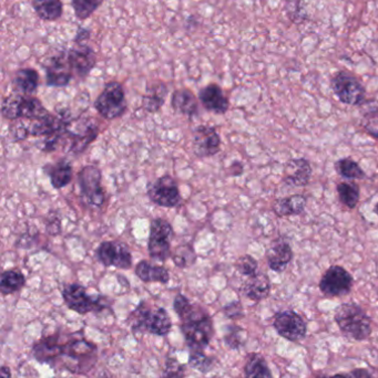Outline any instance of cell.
Returning <instances> with one entry per match:
<instances>
[{
	"label": "cell",
	"mask_w": 378,
	"mask_h": 378,
	"mask_svg": "<svg viewBox=\"0 0 378 378\" xmlns=\"http://www.w3.org/2000/svg\"><path fill=\"white\" fill-rule=\"evenodd\" d=\"M39 82L38 71L33 68L19 69L13 79V91L23 96H33L38 90Z\"/></svg>",
	"instance_id": "7402d4cb"
},
{
	"label": "cell",
	"mask_w": 378,
	"mask_h": 378,
	"mask_svg": "<svg viewBox=\"0 0 378 378\" xmlns=\"http://www.w3.org/2000/svg\"><path fill=\"white\" fill-rule=\"evenodd\" d=\"M96 259L104 267L128 270L133 267V255L126 244L121 241H104L96 250Z\"/></svg>",
	"instance_id": "4fadbf2b"
},
{
	"label": "cell",
	"mask_w": 378,
	"mask_h": 378,
	"mask_svg": "<svg viewBox=\"0 0 378 378\" xmlns=\"http://www.w3.org/2000/svg\"><path fill=\"white\" fill-rule=\"evenodd\" d=\"M354 285L353 275L342 265H332L321 277V292L326 297H344L352 291Z\"/></svg>",
	"instance_id": "8fae6325"
},
{
	"label": "cell",
	"mask_w": 378,
	"mask_h": 378,
	"mask_svg": "<svg viewBox=\"0 0 378 378\" xmlns=\"http://www.w3.org/2000/svg\"><path fill=\"white\" fill-rule=\"evenodd\" d=\"M338 198L344 206L354 210L360 202V187L353 182H340L336 187Z\"/></svg>",
	"instance_id": "d6a6232c"
},
{
	"label": "cell",
	"mask_w": 378,
	"mask_h": 378,
	"mask_svg": "<svg viewBox=\"0 0 378 378\" xmlns=\"http://www.w3.org/2000/svg\"><path fill=\"white\" fill-rule=\"evenodd\" d=\"M334 166H335L336 173L342 178L353 181V179H364L366 177L365 172L360 166L357 161L350 159V157L338 159Z\"/></svg>",
	"instance_id": "1f68e13d"
},
{
	"label": "cell",
	"mask_w": 378,
	"mask_h": 378,
	"mask_svg": "<svg viewBox=\"0 0 378 378\" xmlns=\"http://www.w3.org/2000/svg\"><path fill=\"white\" fill-rule=\"evenodd\" d=\"M230 173H231L232 176H240L243 173V165H242L241 161H234L232 163L231 166H230Z\"/></svg>",
	"instance_id": "f6af8a7d"
},
{
	"label": "cell",
	"mask_w": 378,
	"mask_h": 378,
	"mask_svg": "<svg viewBox=\"0 0 378 378\" xmlns=\"http://www.w3.org/2000/svg\"><path fill=\"white\" fill-rule=\"evenodd\" d=\"M235 269L242 275L252 277V275H257L259 263H257V260L252 256L244 255L236 260Z\"/></svg>",
	"instance_id": "f35d334b"
},
{
	"label": "cell",
	"mask_w": 378,
	"mask_h": 378,
	"mask_svg": "<svg viewBox=\"0 0 378 378\" xmlns=\"http://www.w3.org/2000/svg\"><path fill=\"white\" fill-rule=\"evenodd\" d=\"M199 100L206 110L212 113L224 114L230 108V102L223 90L221 86L216 84H210L201 88L199 92Z\"/></svg>",
	"instance_id": "ffe728a7"
},
{
	"label": "cell",
	"mask_w": 378,
	"mask_h": 378,
	"mask_svg": "<svg viewBox=\"0 0 378 378\" xmlns=\"http://www.w3.org/2000/svg\"><path fill=\"white\" fill-rule=\"evenodd\" d=\"M244 378H273L271 370L263 356L251 354L244 366Z\"/></svg>",
	"instance_id": "f546056e"
},
{
	"label": "cell",
	"mask_w": 378,
	"mask_h": 378,
	"mask_svg": "<svg viewBox=\"0 0 378 378\" xmlns=\"http://www.w3.org/2000/svg\"><path fill=\"white\" fill-rule=\"evenodd\" d=\"M192 145L196 156H214L221 149V137L212 126L199 125L193 132Z\"/></svg>",
	"instance_id": "2e32d148"
},
{
	"label": "cell",
	"mask_w": 378,
	"mask_h": 378,
	"mask_svg": "<svg viewBox=\"0 0 378 378\" xmlns=\"http://www.w3.org/2000/svg\"><path fill=\"white\" fill-rule=\"evenodd\" d=\"M125 88L117 81L106 84L99 96L94 101V109L104 119H119L127 111Z\"/></svg>",
	"instance_id": "5b68a950"
},
{
	"label": "cell",
	"mask_w": 378,
	"mask_h": 378,
	"mask_svg": "<svg viewBox=\"0 0 378 378\" xmlns=\"http://www.w3.org/2000/svg\"><path fill=\"white\" fill-rule=\"evenodd\" d=\"M307 198L304 195H291L284 198L275 200L272 210L277 217H289V216H299L305 212Z\"/></svg>",
	"instance_id": "603a6c76"
},
{
	"label": "cell",
	"mask_w": 378,
	"mask_h": 378,
	"mask_svg": "<svg viewBox=\"0 0 378 378\" xmlns=\"http://www.w3.org/2000/svg\"><path fill=\"white\" fill-rule=\"evenodd\" d=\"M102 3L104 0H72L74 15L79 21H87L91 17Z\"/></svg>",
	"instance_id": "e575fe53"
},
{
	"label": "cell",
	"mask_w": 378,
	"mask_h": 378,
	"mask_svg": "<svg viewBox=\"0 0 378 378\" xmlns=\"http://www.w3.org/2000/svg\"><path fill=\"white\" fill-rule=\"evenodd\" d=\"M312 166L305 159H293L287 161L283 172V182L291 187H304L310 183Z\"/></svg>",
	"instance_id": "d6986e66"
},
{
	"label": "cell",
	"mask_w": 378,
	"mask_h": 378,
	"mask_svg": "<svg viewBox=\"0 0 378 378\" xmlns=\"http://www.w3.org/2000/svg\"><path fill=\"white\" fill-rule=\"evenodd\" d=\"M271 292V281L265 273H257L249 277L242 287V293L250 300L260 302L265 300Z\"/></svg>",
	"instance_id": "44dd1931"
},
{
	"label": "cell",
	"mask_w": 378,
	"mask_h": 378,
	"mask_svg": "<svg viewBox=\"0 0 378 378\" xmlns=\"http://www.w3.org/2000/svg\"><path fill=\"white\" fill-rule=\"evenodd\" d=\"M77 181L80 187V194L87 204L96 208L104 206L106 194L101 185V171L98 167L94 165L82 167V171L78 173Z\"/></svg>",
	"instance_id": "9c48e42d"
},
{
	"label": "cell",
	"mask_w": 378,
	"mask_h": 378,
	"mask_svg": "<svg viewBox=\"0 0 378 378\" xmlns=\"http://www.w3.org/2000/svg\"><path fill=\"white\" fill-rule=\"evenodd\" d=\"M181 320V331L189 348L193 350H202L210 344L214 336V328L210 315L206 310L192 305L191 310Z\"/></svg>",
	"instance_id": "6da1fadb"
},
{
	"label": "cell",
	"mask_w": 378,
	"mask_h": 378,
	"mask_svg": "<svg viewBox=\"0 0 378 378\" xmlns=\"http://www.w3.org/2000/svg\"><path fill=\"white\" fill-rule=\"evenodd\" d=\"M131 328L135 333L150 332L155 336H165L172 328L170 315L162 308L151 309L141 302L130 315Z\"/></svg>",
	"instance_id": "3957f363"
},
{
	"label": "cell",
	"mask_w": 378,
	"mask_h": 378,
	"mask_svg": "<svg viewBox=\"0 0 378 378\" xmlns=\"http://www.w3.org/2000/svg\"><path fill=\"white\" fill-rule=\"evenodd\" d=\"M365 127L366 132H367L372 137L377 139L378 141V119L372 120V121H368L367 123L364 125Z\"/></svg>",
	"instance_id": "7bdbcfd3"
},
{
	"label": "cell",
	"mask_w": 378,
	"mask_h": 378,
	"mask_svg": "<svg viewBox=\"0 0 378 378\" xmlns=\"http://www.w3.org/2000/svg\"><path fill=\"white\" fill-rule=\"evenodd\" d=\"M330 378H354V376L350 374H336Z\"/></svg>",
	"instance_id": "7dc6e473"
},
{
	"label": "cell",
	"mask_w": 378,
	"mask_h": 378,
	"mask_svg": "<svg viewBox=\"0 0 378 378\" xmlns=\"http://www.w3.org/2000/svg\"><path fill=\"white\" fill-rule=\"evenodd\" d=\"M33 11L41 21H56L62 17L64 3L61 0H31Z\"/></svg>",
	"instance_id": "83f0119b"
},
{
	"label": "cell",
	"mask_w": 378,
	"mask_h": 378,
	"mask_svg": "<svg viewBox=\"0 0 378 378\" xmlns=\"http://www.w3.org/2000/svg\"><path fill=\"white\" fill-rule=\"evenodd\" d=\"M173 236L174 231L170 222L162 218H155L151 222L148 251L153 260L165 263L172 256L171 240Z\"/></svg>",
	"instance_id": "52a82bcc"
},
{
	"label": "cell",
	"mask_w": 378,
	"mask_h": 378,
	"mask_svg": "<svg viewBox=\"0 0 378 378\" xmlns=\"http://www.w3.org/2000/svg\"><path fill=\"white\" fill-rule=\"evenodd\" d=\"M69 63L74 74L78 78L84 79L96 67V55L94 49L87 43H74L72 49L67 51Z\"/></svg>",
	"instance_id": "e0dca14e"
},
{
	"label": "cell",
	"mask_w": 378,
	"mask_h": 378,
	"mask_svg": "<svg viewBox=\"0 0 378 378\" xmlns=\"http://www.w3.org/2000/svg\"><path fill=\"white\" fill-rule=\"evenodd\" d=\"M192 305L189 299L183 294L177 295L174 301H173V309H174L175 313L180 316V319H182L191 310Z\"/></svg>",
	"instance_id": "60d3db41"
},
{
	"label": "cell",
	"mask_w": 378,
	"mask_h": 378,
	"mask_svg": "<svg viewBox=\"0 0 378 378\" xmlns=\"http://www.w3.org/2000/svg\"><path fill=\"white\" fill-rule=\"evenodd\" d=\"M223 312L228 319H232V320L243 318L244 315L243 307H242L241 302H239V301L228 303V305L224 307Z\"/></svg>",
	"instance_id": "b9f144b4"
},
{
	"label": "cell",
	"mask_w": 378,
	"mask_h": 378,
	"mask_svg": "<svg viewBox=\"0 0 378 378\" xmlns=\"http://www.w3.org/2000/svg\"><path fill=\"white\" fill-rule=\"evenodd\" d=\"M186 370L182 364L179 363L175 358H169L165 362V377L163 378H184Z\"/></svg>",
	"instance_id": "ab89813d"
},
{
	"label": "cell",
	"mask_w": 378,
	"mask_h": 378,
	"mask_svg": "<svg viewBox=\"0 0 378 378\" xmlns=\"http://www.w3.org/2000/svg\"><path fill=\"white\" fill-rule=\"evenodd\" d=\"M334 318L343 334L352 340H364L372 334L371 318L355 303L338 305Z\"/></svg>",
	"instance_id": "7a4b0ae2"
},
{
	"label": "cell",
	"mask_w": 378,
	"mask_h": 378,
	"mask_svg": "<svg viewBox=\"0 0 378 378\" xmlns=\"http://www.w3.org/2000/svg\"><path fill=\"white\" fill-rule=\"evenodd\" d=\"M172 109L183 115L192 116L198 114L199 104L196 96L189 88H180L173 92L171 98Z\"/></svg>",
	"instance_id": "d4e9b609"
},
{
	"label": "cell",
	"mask_w": 378,
	"mask_h": 378,
	"mask_svg": "<svg viewBox=\"0 0 378 378\" xmlns=\"http://www.w3.org/2000/svg\"><path fill=\"white\" fill-rule=\"evenodd\" d=\"M374 212H375V214L378 216V202L375 205V208H374Z\"/></svg>",
	"instance_id": "c3c4849f"
},
{
	"label": "cell",
	"mask_w": 378,
	"mask_h": 378,
	"mask_svg": "<svg viewBox=\"0 0 378 378\" xmlns=\"http://www.w3.org/2000/svg\"><path fill=\"white\" fill-rule=\"evenodd\" d=\"M135 275L143 282H160L163 285L170 281V273L162 265H153L147 260L140 261L135 265Z\"/></svg>",
	"instance_id": "484cf974"
},
{
	"label": "cell",
	"mask_w": 378,
	"mask_h": 378,
	"mask_svg": "<svg viewBox=\"0 0 378 378\" xmlns=\"http://www.w3.org/2000/svg\"><path fill=\"white\" fill-rule=\"evenodd\" d=\"M90 38V31L88 29L84 28V27H79L77 30L76 37H74V43H84V41L88 40Z\"/></svg>",
	"instance_id": "ee69618b"
},
{
	"label": "cell",
	"mask_w": 378,
	"mask_h": 378,
	"mask_svg": "<svg viewBox=\"0 0 378 378\" xmlns=\"http://www.w3.org/2000/svg\"><path fill=\"white\" fill-rule=\"evenodd\" d=\"M245 332L241 328L236 326H230L228 328L224 340L226 345L232 350H239L240 348L245 344Z\"/></svg>",
	"instance_id": "74e56055"
},
{
	"label": "cell",
	"mask_w": 378,
	"mask_h": 378,
	"mask_svg": "<svg viewBox=\"0 0 378 378\" xmlns=\"http://www.w3.org/2000/svg\"><path fill=\"white\" fill-rule=\"evenodd\" d=\"M62 298L70 310L87 314L89 312H96L106 308L104 301L100 297H92L87 293L86 287L78 283L65 285L62 290Z\"/></svg>",
	"instance_id": "30bf717a"
},
{
	"label": "cell",
	"mask_w": 378,
	"mask_h": 378,
	"mask_svg": "<svg viewBox=\"0 0 378 378\" xmlns=\"http://www.w3.org/2000/svg\"><path fill=\"white\" fill-rule=\"evenodd\" d=\"M25 285V275L18 269L6 270L0 277V291L4 295L18 292Z\"/></svg>",
	"instance_id": "f1b7e54d"
},
{
	"label": "cell",
	"mask_w": 378,
	"mask_h": 378,
	"mask_svg": "<svg viewBox=\"0 0 378 378\" xmlns=\"http://www.w3.org/2000/svg\"><path fill=\"white\" fill-rule=\"evenodd\" d=\"M45 71H46L47 86L54 88H64L69 86L74 76V71L69 63L67 51H60L51 57L45 64Z\"/></svg>",
	"instance_id": "9a60e30c"
},
{
	"label": "cell",
	"mask_w": 378,
	"mask_h": 378,
	"mask_svg": "<svg viewBox=\"0 0 378 378\" xmlns=\"http://www.w3.org/2000/svg\"><path fill=\"white\" fill-rule=\"evenodd\" d=\"M147 194L151 202L165 208H174L181 202L180 189L178 183L169 175L159 177L148 185Z\"/></svg>",
	"instance_id": "7c38bea8"
},
{
	"label": "cell",
	"mask_w": 378,
	"mask_h": 378,
	"mask_svg": "<svg viewBox=\"0 0 378 378\" xmlns=\"http://www.w3.org/2000/svg\"><path fill=\"white\" fill-rule=\"evenodd\" d=\"M94 350H96V346L94 344L87 342L84 338H80V340H72L70 343L65 344L62 348V354L69 357L80 360V358L89 356L90 354L94 353Z\"/></svg>",
	"instance_id": "836d02e7"
},
{
	"label": "cell",
	"mask_w": 378,
	"mask_h": 378,
	"mask_svg": "<svg viewBox=\"0 0 378 378\" xmlns=\"http://www.w3.org/2000/svg\"><path fill=\"white\" fill-rule=\"evenodd\" d=\"M189 364L201 373H209L213 368V360L206 356L202 350H193L189 358Z\"/></svg>",
	"instance_id": "8d00e7d4"
},
{
	"label": "cell",
	"mask_w": 378,
	"mask_h": 378,
	"mask_svg": "<svg viewBox=\"0 0 378 378\" xmlns=\"http://www.w3.org/2000/svg\"><path fill=\"white\" fill-rule=\"evenodd\" d=\"M273 326L279 336L289 342H301L306 336V323L299 313L292 310L277 313Z\"/></svg>",
	"instance_id": "5bb4252c"
},
{
	"label": "cell",
	"mask_w": 378,
	"mask_h": 378,
	"mask_svg": "<svg viewBox=\"0 0 378 378\" xmlns=\"http://www.w3.org/2000/svg\"><path fill=\"white\" fill-rule=\"evenodd\" d=\"M318 378H328V377H325V376H322V377H318Z\"/></svg>",
	"instance_id": "681fc988"
},
{
	"label": "cell",
	"mask_w": 378,
	"mask_h": 378,
	"mask_svg": "<svg viewBox=\"0 0 378 378\" xmlns=\"http://www.w3.org/2000/svg\"><path fill=\"white\" fill-rule=\"evenodd\" d=\"M293 260V250L285 238L273 240L267 251V261L269 269L274 273H282Z\"/></svg>",
	"instance_id": "ac0fdd59"
},
{
	"label": "cell",
	"mask_w": 378,
	"mask_h": 378,
	"mask_svg": "<svg viewBox=\"0 0 378 378\" xmlns=\"http://www.w3.org/2000/svg\"><path fill=\"white\" fill-rule=\"evenodd\" d=\"M48 110L43 105L39 98L33 96L13 93L6 96L1 103V115L4 119L33 120L43 115Z\"/></svg>",
	"instance_id": "277c9868"
},
{
	"label": "cell",
	"mask_w": 378,
	"mask_h": 378,
	"mask_svg": "<svg viewBox=\"0 0 378 378\" xmlns=\"http://www.w3.org/2000/svg\"><path fill=\"white\" fill-rule=\"evenodd\" d=\"M168 96V88L163 82H157L148 88L147 93L143 98V108L150 113H157L160 111L165 98Z\"/></svg>",
	"instance_id": "4316f807"
},
{
	"label": "cell",
	"mask_w": 378,
	"mask_h": 378,
	"mask_svg": "<svg viewBox=\"0 0 378 378\" xmlns=\"http://www.w3.org/2000/svg\"><path fill=\"white\" fill-rule=\"evenodd\" d=\"M62 348L64 345L59 344L57 338L51 336V338H43L38 342L33 348V352L39 361L49 362L55 360L57 356L62 355Z\"/></svg>",
	"instance_id": "4dcf8cb0"
},
{
	"label": "cell",
	"mask_w": 378,
	"mask_h": 378,
	"mask_svg": "<svg viewBox=\"0 0 378 378\" xmlns=\"http://www.w3.org/2000/svg\"><path fill=\"white\" fill-rule=\"evenodd\" d=\"M1 378H11V368L7 367V366L1 367Z\"/></svg>",
	"instance_id": "bcb514c9"
},
{
	"label": "cell",
	"mask_w": 378,
	"mask_h": 378,
	"mask_svg": "<svg viewBox=\"0 0 378 378\" xmlns=\"http://www.w3.org/2000/svg\"><path fill=\"white\" fill-rule=\"evenodd\" d=\"M173 263L179 268L191 267L193 263H196V252L193 251L192 248L188 245L179 246L171 256Z\"/></svg>",
	"instance_id": "d590c367"
},
{
	"label": "cell",
	"mask_w": 378,
	"mask_h": 378,
	"mask_svg": "<svg viewBox=\"0 0 378 378\" xmlns=\"http://www.w3.org/2000/svg\"><path fill=\"white\" fill-rule=\"evenodd\" d=\"M330 86L338 100L346 105L358 106L365 101V88L355 76L348 71H340L333 76Z\"/></svg>",
	"instance_id": "ba28073f"
},
{
	"label": "cell",
	"mask_w": 378,
	"mask_h": 378,
	"mask_svg": "<svg viewBox=\"0 0 378 378\" xmlns=\"http://www.w3.org/2000/svg\"><path fill=\"white\" fill-rule=\"evenodd\" d=\"M99 134V127L90 119H72L67 127L62 144H67L68 151L82 154Z\"/></svg>",
	"instance_id": "8992f818"
},
{
	"label": "cell",
	"mask_w": 378,
	"mask_h": 378,
	"mask_svg": "<svg viewBox=\"0 0 378 378\" xmlns=\"http://www.w3.org/2000/svg\"><path fill=\"white\" fill-rule=\"evenodd\" d=\"M43 169L50 178L51 185L55 189L64 188L72 183L74 168L68 159H60L56 164L47 165Z\"/></svg>",
	"instance_id": "cb8c5ba5"
}]
</instances>
